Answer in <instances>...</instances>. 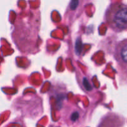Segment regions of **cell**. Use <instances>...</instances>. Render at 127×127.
<instances>
[{"label": "cell", "instance_id": "1", "mask_svg": "<svg viewBox=\"0 0 127 127\" xmlns=\"http://www.w3.org/2000/svg\"><path fill=\"white\" fill-rule=\"evenodd\" d=\"M106 21L114 31H124L127 29V7L123 4L111 5L106 13Z\"/></svg>", "mask_w": 127, "mask_h": 127}, {"label": "cell", "instance_id": "2", "mask_svg": "<svg viewBox=\"0 0 127 127\" xmlns=\"http://www.w3.org/2000/svg\"><path fill=\"white\" fill-rule=\"evenodd\" d=\"M115 56L119 62L127 64V41L122 42L116 48Z\"/></svg>", "mask_w": 127, "mask_h": 127}, {"label": "cell", "instance_id": "3", "mask_svg": "<svg viewBox=\"0 0 127 127\" xmlns=\"http://www.w3.org/2000/svg\"><path fill=\"white\" fill-rule=\"evenodd\" d=\"M65 117H68L69 118V120L73 123H75L76 122L78 121L80 117H81L82 111L80 109H76V108H71L69 109V112L67 111L66 112Z\"/></svg>", "mask_w": 127, "mask_h": 127}, {"label": "cell", "instance_id": "4", "mask_svg": "<svg viewBox=\"0 0 127 127\" xmlns=\"http://www.w3.org/2000/svg\"><path fill=\"white\" fill-rule=\"evenodd\" d=\"M83 84H84V88L86 89V90L88 91L92 90V88L90 84H89V81H88L87 80V79H86V78L83 79Z\"/></svg>", "mask_w": 127, "mask_h": 127}, {"label": "cell", "instance_id": "5", "mask_svg": "<svg viewBox=\"0 0 127 127\" xmlns=\"http://www.w3.org/2000/svg\"><path fill=\"white\" fill-rule=\"evenodd\" d=\"M78 4H79V1H72L70 3V8L72 10L76 9L77 6H78Z\"/></svg>", "mask_w": 127, "mask_h": 127}]
</instances>
